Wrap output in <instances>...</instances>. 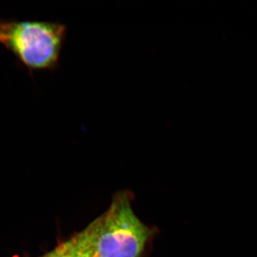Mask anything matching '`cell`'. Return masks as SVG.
<instances>
[{"label": "cell", "mask_w": 257, "mask_h": 257, "mask_svg": "<svg viewBox=\"0 0 257 257\" xmlns=\"http://www.w3.org/2000/svg\"><path fill=\"white\" fill-rule=\"evenodd\" d=\"M79 234L93 257H140L152 231L135 215L127 195L121 193L109 210Z\"/></svg>", "instance_id": "cell-1"}, {"label": "cell", "mask_w": 257, "mask_h": 257, "mask_svg": "<svg viewBox=\"0 0 257 257\" xmlns=\"http://www.w3.org/2000/svg\"><path fill=\"white\" fill-rule=\"evenodd\" d=\"M67 32L57 22L0 19V42L31 73L58 68Z\"/></svg>", "instance_id": "cell-2"}, {"label": "cell", "mask_w": 257, "mask_h": 257, "mask_svg": "<svg viewBox=\"0 0 257 257\" xmlns=\"http://www.w3.org/2000/svg\"><path fill=\"white\" fill-rule=\"evenodd\" d=\"M42 257H78L67 248H57Z\"/></svg>", "instance_id": "cell-3"}]
</instances>
